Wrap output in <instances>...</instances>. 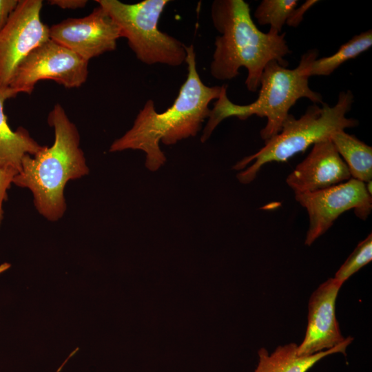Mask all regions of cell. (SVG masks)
Returning <instances> with one entry per match:
<instances>
[{
    "label": "cell",
    "instance_id": "1",
    "mask_svg": "<svg viewBox=\"0 0 372 372\" xmlns=\"http://www.w3.org/2000/svg\"><path fill=\"white\" fill-rule=\"evenodd\" d=\"M187 78L173 104L157 112L154 102L147 100L137 114L132 127L110 145V152L138 149L145 153V167L155 172L166 157L159 143L166 145L195 136L210 113L209 103L220 96L223 85L207 86L197 70L193 45H186Z\"/></svg>",
    "mask_w": 372,
    "mask_h": 372
},
{
    "label": "cell",
    "instance_id": "2",
    "mask_svg": "<svg viewBox=\"0 0 372 372\" xmlns=\"http://www.w3.org/2000/svg\"><path fill=\"white\" fill-rule=\"evenodd\" d=\"M211 17L220 33L210 64V73L216 79L231 80L243 67L247 71V89L255 92L268 63L276 61L282 66L288 65L284 58L291 51L285 33L260 31L251 18L249 3L244 0L214 1Z\"/></svg>",
    "mask_w": 372,
    "mask_h": 372
},
{
    "label": "cell",
    "instance_id": "3",
    "mask_svg": "<svg viewBox=\"0 0 372 372\" xmlns=\"http://www.w3.org/2000/svg\"><path fill=\"white\" fill-rule=\"evenodd\" d=\"M48 122L54 130L53 145L43 146L32 156L25 154L21 171L14 177L12 183L30 189L39 214L55 221L66 209V183L87 175L89 168L80 147L79 131L61 104L54 105Z\"/></svg>",
    "mask_w": 372,
    "mask_h": 372
},
{
    "label": "cell",
    "instance_id": "4",
    "mask_svg": "<svg viewBox=\"0 0 372 372\" xmlns=\"http://www.w3.org/2000/svg\"><path fill=\"white\" fill-rule=\"evenodd\" d=\"M318 54L316 49L307 51L293 69L287 68L276 61L268 63L260 77L258 96L248 105L231 102L227 97V86L223 85L220 96L210 110L200 141L206 142L224 119L236 116L245 120L252 115L267 118V124L260 132L261 138L266 141L280 132L290 108L298 99L307 98L313 104H322V95L309 85V69Z\"/></svg>",
    "mask_w": 372,
    "mask_h": 372
},
{
    "label": "cell",
    "instance_id": "5",
    "mask_svg": "<svg viewBox=\"0 0 372 372\" xmlns=\"http://www.w3.org/2000/svg\"><path fill=\"white\" fill-rule=\"evenodd\" d=\"M353 101L351 91H342L333 106L324 102L321 106L313 104L299 118L289 114L278 134L265 141L264 147L257 152L235 164L234 169L242 170L236 176L238 180L248 184L264 165L285 162L311 145L330 139L333 134L358 125L356 119L346 116Z\"/></svg>",
    "mask_w": 372,
    "mask_h": 372
},
{
    "label": "cell",
    "instance_id": "6",
    "mask_svg": "<svg viewBox=\"0 0 372 372\" xmlns=\"http://www.w3.org/2000/svg\"><path fill=\"white\" fill-rule=\"evenodd\" d=\"M127 40L136 58L147 65L179 66L185 62L186 45L158 28L168 0H145L125 3L118 0H96Z\"/></svg>",
    "mask_w": 372,
    "mask_h": 372
},
{
    "label": "cell",
    "instance_id": "7",
    "mask_svg": "<svg viewBox=\"0 0 372 372\" xmlns=\"http://www.w3.org/2000/svg\"><path fill=\"white\" fill-rule=\"evenodd\" d=\"M88 61L49 39L33 50L18 67L10 87L30 94L40 81L51 80L66 88L81 86L88 76Z\"/></svg>",
    "mask_w": 372,
    "mask_h": 372
},
{
    "label": "cell",
    "instance_id": "8",
    "mask_svg": "<svg viewBox=\"0 0 372 372\" xmlns=\"http://www.w3.org/2000/svg\"><path fill=\"white\" fill-rule=\"evenodd\" d=\"M41 0H19L0 30V88L10 87L28 55L50 39V28L41 19Z\"/></svg>",
    "mask_w": 372,
    "mask_h": 372
},
{
    "label": "cell",
    "instance_id": "9",
    "mask_svg": "<svg viewBox=\"0 0 372 372\" xmlns=\"http://www.w3.org/2000/svg\"><path fill=\"white\" fill-rule=\"evenodd\" d=\"M295 198L309 216L304 242L308 246L324 234L344 212L353 209L358 217L365 220L372 209V196L366 184L352 178L323 189L296 194Z\"/></svg>",
    "mask_w": 372,
    "mask_h": 372
},
{
    "label": "cell",
    "instance_id": "10",
    "mask_svg": "<svg viewBox=\"0 0 372 372\" xmlns=\"http://www.w3.org/2000/svg\"><path fill=\"white\" fill-rule=\"evenodd\" d=\"M118 27L101 6L81 18H68L50 28V39L89 62L114 51L121 38Z\"/></svg>",
    "mask_w": 372,
    "mask_h": 372
},
{
    "label": "cell",
    "instance_id": "11",
    "mask_svg": "<svg viewBox=\"0 0 372 372\" xmlns=\"http://www.w3.org/2000/svg\"><path fill=\"white\" fill-rule=\"evenodd\" d=\"M343 283L329 278L311 294L305 336L297 347L298 355L308 356L329 350L345 340L335 316L337 296Z\"/></svg>",
    "mask_w": 372,
    "mask_h": 372
},
{
    "label": "cell",
    "instance_id": "12",
    "mask_svg": "<svg viewBox=\"0 0 372 372\" xmlns=\"http://www.w3.org/2000/svg\"><path fill=\"white\" fill-rule=\"evenodd\" d=\"M351 178L346 163L330 138L314 144L307 156L287 177L286 183L296 194L328 188Z\"/></svg>",
    "mask_w": 372,
    "mask_h": 372
},
{
    "label": "cell",
    "instance_id": "13",
    "mask_svg": "<svg viewBox=\"0 0 372 372\" xmlns=\"http://www.w3.org/2000/svg\"><path fill=\"white\" fill-rule=\"evenodd\" d=\"M17 94L10 87L0 88V169L15 175L21 171L23 157L35 155L43 147L25 128L19 127L13 131L8 125L4 103Z\"/></svg>",
    "mask_w": 372,
    "mask_h": 372
},
{
    "label": "cell",
    "instance_id": "14",
    "mask_svg": "<svg viewBox=\"0 0 372 372\" xmlns=\"http://www.w3.org/2000/svg\"><path fill=\"white\" fill-rule=\"evenodd\" d=\"M353 338L348 337L340 344L326 351L308 355L300 356L297 353L298 345L289 343L278 347L271 354L265 348L258 352V363L254 372H307L323 358L336 353L346 355V349Z\"/></svg>",
    "mask_w": 372,
    "mask_h": 372
},
{
    "label": "cell",
    "instance_id": "15",
    "mask_svg": "<svg viewBox=\"0 0 372 372\" xmlns=\"http://www.w3.org/2000/svg\"><path fill=\"white\" fill-rule=\"evenodd\" d=\"M331 140L351 178L364 183L371 181L372 147L344 130L333 134Z\"/></svg>",
    "mask_w": 372,
    "mask_h": 372
},
{
    "label": "cell",
    "instance_id": "16",
    "mask_svg": "<svg viewBox=\"0 0 372 372\" xmlns=\"http://www.w3.org/2000/svg\"><path fill=\"white\" fill-rule=\"evenodd\" d=\"M372 45V30H368L355 35L342 44L329 56L316 59L309 69V75L329 76L346 61L358 56Z\"/></svg>",
    "mask_w": 372,
    "mask_h": 372
},
{
    "label": "cell",
    "instance_id": "17",
    "mask_svg": "<svg viewBox=\"0 0 372 372\" xmlns=\"http://www.w3.org/2000/svg\"><path fill=\"white\" fill-rule=\"evenodd\" d=\"M298 3L297 0H263L257 6L254 17L258 24L269 25V30L280 34Z\"/></svg>",
    "mask_w": 372,
    "mask_h": 372
},
{
    "label": "cell",
    "instance_id": "18",
    "mask_svg": "<svg viewBox=\"0 0 372 372\" xmlns=\"http://www.w3.org/2000/svg\"><path fill=\"white\" fill-rule=\"evenodd\" d=\"M372 260L371 234L361 241L335 274L334 278L344 282Z\"/></svg>",
    "mask_w": 372,
    "mask_h": 372
},
{
    "label": "cell",
    "instance_id": "19",
    "mask_svg": "<svg viewBox=\"0 0 372 372\" xmlns=\"http://www.w3.org/2000/svg\"><path fill=\"white\" fill-rule=\"evenodd\" d=\"M16 175L0 169V226L3 218V202L7 199V191Z\"/></svg>",
    "mask_w": 372,
    "mask_h": 372
},
{
    "label": "cell",
    "instance_id": "20",
    "mask_svg": "<svg viewBox=\"0 0 372 372\" xmlns=\"http://www.w3.org/2000/svg\"><path fill=\"white\" fill-rule=\"evenodd\" d=\"M318 2L316 0H307L298 8L296 7L286 24L291 27H297L303 20L304 13Z\"/></svg>",
    "mask_w": 372,
    "mask_h": 372
},
{
    "label": "cell",
    "instance_id": "21",
    "mask_svg": "<svg viewBox=\"0 0 372 372\" xmlns=\"http://www.w3.org/2000/svg\"><path fill=\"white\" fill-rule=\"evenodd\" d=\"M19 0H0V30L4 26Z\"/></svg>",
    "mask_w": 372,
    "mask_h": 372
},
{
    "label": "cell",
    "instance_id": "22",
    "mask_svg": "<svg viewBox=\"0 0 372 372\" xmlns=\"http://www.w3.org/2000/svg\"><path fill=\"white\" fill-rule=\"evenodd\" d=\"M48 3L59 7L64 10H76L84 8L87 3L86 0H50Z\"/></svg>",
    "mask_w": 372,
    "mask_h": 372
},
{
    "label": "cell",
    "instance_id": "23",
    "mask_svg": "<svg viewBox=\"0 0 372 372\" xmlns=\"http://www.w3.org/2000/svg\"><path fill=\"white\" fill-rule=\"evenodd\" d=\"M61 369V367H60V368L59 369V370L56 371V372H59Z\"/></svg>",
    "mask_w": 372,
    "mask_h": 372
}]
</instances>
